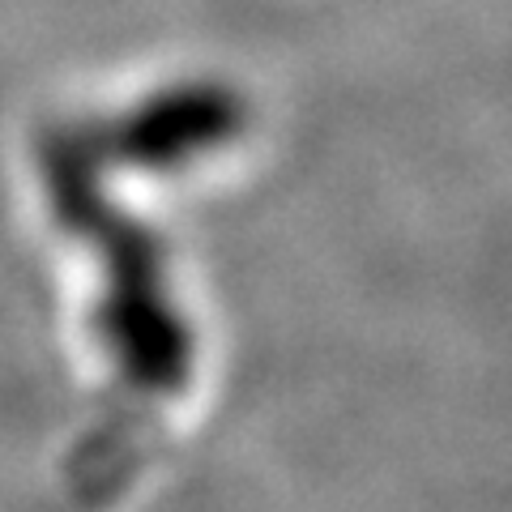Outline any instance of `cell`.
<instances>
[{
	"label": "cell",
	"instance_id": "1",
	"mask_svg": "<svg viewBox=\"0 0 512 512\" xmlns=\"http://www.w3.org/2000/svg\"><path fill=\"white\" fill-rule=\"evenodd\" d=\"M107 158L137 171H180L227 150L248 128V99L222 77H184L99 124Z\"/></svg>",
	"mask_w": 512,
	"mask_h": 512
},
{
	"label": "cell",
	"instance_id": "4",
	"mask_svg": "<svg viewBox=\"0 0 512 512\" xmlns=\"http://www.w3.org/2000/svg\"><path fill=\"white\" fill-rule=\"evenodd\" d=\"M90 244L99 248L107 265V282H163L167 274V244L146 218H133L124 210L103 214V222L94 227Z\"/></svg>",
	"mask_w": 512,
	"mask_h": 512
},
{
	"label": "cell",
	"instance_id": "2",
	"mask_svg": "<svg viewBox=\"0 0 512 512\" xmlns=\"http://www.w3.org/2000/svg\"><path fill=\"white\" fill-rule=\"evenodd\" d=\"M94 329L128 384L146 393H180L188 384L197 346L163 282H107V295L94 308Z\"/></svg>",
	"mask_w": 512,
	"mask_h": 512
},
{
	"label": "cell",
	"instance_id": "3",
	"mask_svg": "<svg viewBox=\"0 0 512 512\" xmlns=\"http://www.w3.org/2000/svg\"><path fill=\"white\" fill-rule=\"evenodd\" d=\"M107 146L99 124H69L47 137L43 146V180L47 201L64 231L90 235L111 210L107 197Z\"/></svg>",
	"mask_w": 512,
	"mask_h": 512
}]
</instances>
